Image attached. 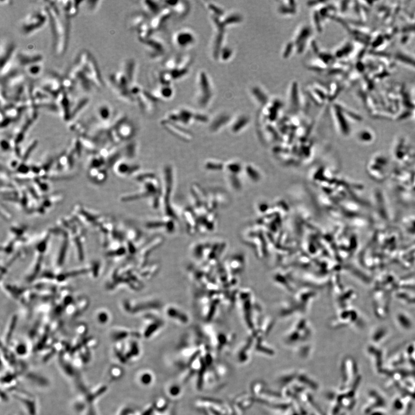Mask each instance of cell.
<instances>
[{"label": "cell", "instance_id": "3957f363", "mask_svg": "<svg viewBox=\"0 0 415 415\" xmlns=\"http://www.w3.org/2000/svg\"><path fill=\"white\" fill-rule=\"evenodd\" d=\"M49 24L48 10L44 5L27 14L19 25V32L23 36L29 37L37 34Z\"/></svg>", "mask_w": 415, "mask_h": 415}, {"label": "cell", "instance_id": "52a82bcc", "mask_svg": "<svg viewBox=\"0 0 415 415\" xmlns=\"http://www.w3.org/2000/svg\"><path fill=\"white\" fill-rule=\"evenodd\" d=\"M165 313L168 318L174 321L176 323L185 325L189 322V316L181 308L177 306L173 305L167 306Z\"/></svg>", "mask_w": 415, "mask_h": 415}, {"label": "cell", "instance_id": "277c9868", "mask_svg": "<svg viewBox=\"0 0 415 415\" xmlns=\"http://www.w3.org/2000/svg\"><path fill=\"white\" fill-rule=\"evenodd\" d=\"M56 100L63 91V77L56 72H49L42 78L38 85Z\"/></svg>", "mask_w": 415, "mask_h": 415}, {"label": "cell", "instance_id": "7a4b0ae2", "mask_svg": "<svg viewBox=\"0 0 415 415\" xmlns=\"http://www.w3.org/2000/svg\"><path fill=\"white\" fill-rule=\"evenodd\" d=\"M44 3L49 14L53 51L56 56H61L68 48L70 19L62 13L58 2Z\"/></svg>", "mask_w": 415, "mask_h": 415}, {"label": "cell", "instance_id": "6da1fadb", "mask_svg": "<svg viewBox=\"0 0 415 415\" xmlns=\"http://www.w3.org/2000/svg\"><path fill=\"white\" fill-rule=\"evenodd\" d=\"M64 88L76 95H87L101 91L105 83L95 57L87 50L76 55L63 77Z\"/></svg>", "mask_w": 415, "mask_h": 415}, {"label": "cell", "instance_id": "5b68a950", "mask_svg": "<svg viewBox=\"0 0 415 415\" xmlns=\"http://www.w3.org/2000/svg\"><path fill=\"white\" fill-rule=\"evenodd\" d=\"M93 111L92 119L95 123L107 126V124L112 122L114 112L112 105L107 101L97 105Z\"/></svg>", "mask_w": 415, "mask_h": 415}, {"label": "cell", "instance_id": "8992f818", "mask_svg": "<svg viewBox=\"0 0 415 415\" xmlns=\"http://www.w3.org/2000/svg\"><path fill=\"white\" fill-rule=\"evenodd\" d=\"M63 14L69 19L76 16L79 13L80 7L84 1H57Z\"/></svg>", "mask_w": 415, "mask_h": 415}, {"label": "cell", "instance_id": "ba28073f", "mask_svg": "<svg viewBox=\"0 0 415 415\" xmlns=\"http://www.w3.org/2000/svg\"><path fill=\"white\" fill-rule=\"evenodd\" d=\"M85 3L87 4V9L93 12L94 11H96L100 6L99 4L101 3L100 1H85Z\"/></svg>", "mask_w": 415, "mask_h": 415}]
</instances>
